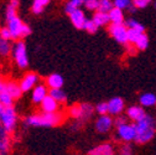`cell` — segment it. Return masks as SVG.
Segmentation results:
<instances>
[{"label":"cell","mask_w":156,"mask_h":155,"mask_svg":"<svg viewBox=\"0 0 156 155\" xmlns=\"http://www.w3.org/2000/svg\"><path fill=\"white\" fill-rule=\"evenodd\" d=\"M4 88V83H3V81H2V76H0V91H2Z\"/></svg>","instance_id":"42"},{"label":"cell","mask_w":156,"mask_h":155,"mask_svg":"<svg viewBox=\"0 0 156 155\" xmlns=\"http://www.w3.org/2000/svg\"><path fill=\"white\" fill-rule=\"evenodd\" d=\"M84 5L88 10H98L99 6V0H86Z\"/></svg>","instance_id":"34"},{"label":"cell","mask_w":156,"mask_h":155,"mask_svg":"<svg viewBox=\"0 0 156 155\" xmlns=\"http://www.w3.org/2000/svg\"><path fill=\"white\" fill-rule=\"evenodd\" d=\"M109 32L113 36V38L119 42V44H129L128 41V27L125 26V24H112L109 26Z\"/></svg>","instance_id":"6"},{"label":"cell","mask_w":156,"mask_h":155,"mask_svg":"<svg viewBox=\"0 0 156 155\" xmlns=\"http://www.w3.org/2000/svg\"><path fill=\"white\" fill-rule=\"evenodd\" d=\"M140 104L143 107H152L156 104V96L152 93H144L140 96Z\"/></svg>","instance_id":"23"},{"label":"cell","mask_w":156,"mask_h":155,"mask_svg":"<svg viewBox=\"0 0 156 155\" xmlns=\"http://www.w3.org/2000/svg\"><path fill=\"white\" fill-rule=\"evenodd\" d=\"M90 155H112L114 154V149H113V145L105 143V144H101L97 148H94L93 150L89 151Z\"/></svg>","instance_id":"17"},{"label":"cell","mask_w":156,"mask_h":155,"mask_svg":"<svg viewBox=\"0 0 156 155\" xmlns=\"http://www.w3.org/2000/svg\"><path fill=\"white\" fill-rule=\"evenodd\" d=\"M5 130H4V128H3V124H2V122H0V134L2 133H4Z\"/></svg>","instance_id":"44"},{"label":"cell","mask_w":156,"mask_h":155,"mask_svg":"<svg viewBox=\"0 0 156 155\" xmlns=\"http://www.w3.org/2000/svg\"><path fill=\"white\" fill-rule=\"evenodd\" d=\"M0 102L3 103L4 107H9V106H12V102H14V98L12 97L3 88L0 91Z\"/></svg>","instance_id":"27"},{"label":"cell","mask_w":156,"mask_h":155,"mask_svg":"<svg viewBox=\"0 0 156 155\" xmlns=\"http://www.w3.org/2000/svg\"><path fill=\"white\" fill-rule=\"evenodd\" d=\"M47 86L50 88H61L63 86V78L61 74L53 73L47 77Z\"/></svg>","instance_id":"19"},{"label":"cell","mask_w":156,"mask_h":155,"mask_svg":"<svg viewBox=\"0 0 156 155\" xmlns=\"http://www.w3.org/2000/svg\"><path fill=\"white\" fill-rule=\"evenodd\" d=\"M4 89L14 99L20 98V96L23 93L20 85H17L15 82H6V83H4Z\"/></svg>","instance_id":"14"},{"label":"cell","mask_w":156,"mask_h":155,"mask_svg":"<svg viewBox=\"0 0 156 155\" xmlns=\"http://www.w3.org/2000/svg\"><path fill=\"white\" fill-rule=\"evenodd\" d=\"M120 153H122L123 155H130V154L133 153V150H131V145L129 144V142H126V144H124V145L122 146Z\"/></svg>","instance_id":"38"},{"label":"cell","mask_w":156,"mask_h":155,"mask_svg":"<svg viewBox=\"0 0 156 155\" xmlns=\"http://www.w3.org/2000/svg\"><path fill=\"white\" fill-rule=\"evenodd\" d=\"M16 121H17V115H16V112L12 108V106L4 107L3 113L0 115V122H2L3 128L6 133L14 132V129L16 127Z\"/></svg>","instance_id":"5"},{"label":"cell","mask_w":156,"mask_h":155,"mask_svg":"<svg viewBox=\"0 0 156 155\" xmlns=\"http://www.w3.org/2000/svg\"><path fill=\"white\" fill-rule=\"evenodd\" d=\"M68 113L72 118L80 119L81 118V104H74L68 109Z\"/></svg>","instance_id":"32"},{"label":"cell","mask_w":156,"mask_h":155,"mask_svg":"<svg viewBox=\"0 0 156 155\" xmlns=\"http://www.w3.org/2000/svg\"><path fill=\"white\" fill-rule=\"evenodd\" d=\"M93 20H94V23L98 25V27H99V26L107 25V24L110 21V19H109V14H108V13H104V11H99V10H98V11L94 14Z\"/></svg>","instance_id":"20"},{"label":"cell","mask_w":156,"mask_h":155,"mask_svg":"<svg viewBox=\"0 0 156 155\" xmlns=\"http://www.w3.org/2000/svg\"><path fill=\"white\" fill-rule=\"evenodd\" d=\"M76 9H78V8H76L71 2H68L67 4H66V6H65V10H66V13L67 14H71L73 10H76Z\"/></svg>","instance_id":"40"},{"label":"cell","mask_w":156,"mask_h":155,"mask_svg":"<svg viewBox=\"0 0 156 155\" xmlns=\"http://www.w3.org/2000/svg\"><path fill=\"white\" fill-rule=\"evenodd\" d=\"M48 94L58 102V103H65L67 101V94L61 88H51L48 91Z\"/></svg>","instance_id":"22"},{"label":"cell","mask_w":156,"mask_h":155,"mask_svg":"<svg viewBox=\"0 0 156 155\" xmlns=\"http://www.w3.org/2000/svg\"><path fill=\"white\" fill-rule=\"evenodd\" d=\"M155 106H156V104H155Z\"/></svg>","instance_id":"46"},{"label":"cell","mask_w":156,"mask_h":155,"mask_svg":"<svg viewBox=\"0 0 156 155\" xmlns=\"http://www.w3.org/2000/svg\"><path fill=\"white\" fill-rule=\"evenodd\" d=\"M118 135L122 140H124L125 143L126 142H131V140H135L136 138V128H135V123L134 124H123L120 127H118Z\"/></svg>","instance_id":"7"},{"label":"cell","mask_w":156,"mask_h":155,"mask_svg":"<svg viewBox=\"0 0 156 155\" xmlns=\"http://www.w3.org/2000/svg\"><path fill=\"white\" fill-rule=\"evenodd\" d=\"M40 104H41L42 112H58V108H60V103H58L53 97H51L50 94H47L45 97L44 101Z\"/></svg>","instance_id":"13"},{"label":"cell","mask_w":156,"mask_h":155,"mask_svg":"<svg viewBox=\"0 0 156 155\" xmlns=\"http://www.w3.org/2000/svg\"><path fill=\"white\" fill-rule=\"evenodd\" d=\"M113 4L115 8H119V9L124 10V9L129 8V5L131 4V0H114Z\"/></svg>","instance_id":"33"},{"label":"cell","mask_w":156,"mask_h":155,"mask_svg":"<svg viewBox=\"0 0 156 155\" xmlns=\"http://www.w3.org/2000/svg\"><path fill=\"white\" fill-rule=\"evenodd\" d=\"M154 5H155V9H156V2H155V4H154Z\"/></svg>","instance_id":"45"},{"label":"cell","mask_w":156,"mask_h":155,"mask_svg":"<svg viewBox=\"0 0 156 155\" xmlns=\"http://www.w3.org/2000/svg\"><path fill=\"white\" fill-rule=\"evenodd\" d=\"M124 109V101L119 97H114L108 102V114L119 115Z\"/></svg>","instance_id":"10"},{"label":"cell","mask_w":156,"mask_h":155,"mask_svg":"<svg viewBox=\"0 0 156 155\" xmlns=\"http://www.w3.org/2000/svg\"><path fill=\"white\" fill-rule=\"evenodd\" d=\"M69 2H71L76 8H80L81 5H84V2H86V0H69Z\"/></svg>","instance_id":"41"},{"label":"cell","mask_w":156,"mask_h":155,"mask_svg":"<svg viewBox=\"0 0 156 155\" xmlns=\"http://www.w3.org/2000/svg\"><path fill=\"white\" fill-rule=\"evenodd\" d=\"M113 124H114V121L112 119L110 115H108V113L101 114V117L95 122V129L98 133H108L112 129Z\"/></svg>","instance_id":"8"},{"label":"cell","mask_w":156,"mask_h":155,"mask_svg":"<svg viewBox=\"0 0 156 155\" xmlns=\"http://www.w3.org/2000/svg\"><path fill=\"white\" fill-rule=\"evenodd\" d=\"M6 23H8V29L10 30L11 38L12 40H19V38L26 37L27 35L31 34V29L29 25L24 24L21 21V19L17 16V14L6 17Z\"/></svg>","instance_id":"3"},{"label":"cell","mask_w":156,"mask_h":155,"mask_svg":"<svg viewBox=\"0 0 156 155\" xmlns=\"http://www.w3.org/2000/svg\"><path fill=\"white\" fill-rule=\"evenodd\" d=\"M12 57L14 61L16 63V66L19 68H26L29 66V57H27V50H26V45L23 41H17L14 46H12Z\"/></svg>","instance_id":"4"},{"label":"cell","mask_w":156,"mask_h":155,"mask_svg":"<svg viewBox=\"0 0 156 155\" xmlns=\"http://www.w3.org/2000/svg\"><path fill=\"white\" fill-rule=\"evenodd\" d=\"M95 110H97V113H99V114H107L108 113V103H104V102L98 103L97 107H95Z\"/></svg>","instance_id":"36"},{"label":"cell","mask_w":156,"mask_h":155,"mask_svg":"<svg viewBox=\"0 0 156 155\" xmlns=\"http://www.w3.org/2000/svg\"><path fill=\"white\" fill-rule=\"evenodd\" d=\"M113 8H114V4H113L112 0H99V6H98L99 11L109 13Z\"/></svg>","instance_id":"29"},{"label":"cell","mask_w":156,"mask_h":155,"mask_svg":"<svg viewBox=\"0 0 156 155\" xmlns=\"http://www.w3.org/2000/svg\"><path fill=\"white\" fill-rule=\"evenodd\" d=\"M0 37L6 38V40H12V38H11V34H10V30L8 29V26H4V27L0 29Z\"/></svg>","instance_id":"37"},{"label":"cell","mask_w":156,"mask_h":155,"mask_svg":"<svg viewBox=\"0 0 156 155\" xmlns=\"http://www.w3.org/2000/svg\"><path fill=\"white\" fill-rule=\"evenodd\" d=\"M136 47H138L139 50H146L147 46H149V37L146 34L141 32L140 36L138 37V40H136V42L134 44Z\"/></svg>","instance_id":"26"},{"label":"cell","mask_w":156,"mask_h":155,"mask_svg":"<svg viewBox=\"0 0 156 155\" xmlns=\"http://www.w3.org/2000/svg\"><path fill=\"white\" fill-rule=\"evenodd\" d=\"M11 51H12V45H11L10 40L0 37V56L6 57L11 53Z\"/></svg>","instance_id":"21"},{"label":"cell","mask_w":156,"mask_h":155,"mask_svg":"<svg viewBox=\"0 0 156 155\" xmlns=\"http://www.w3.org/2000/svg\"><path fill=\"white\" fill-rule=\"evenodd\" d=\"M131 3L136 6V9H144L151 3V0H131Z\"/></svg>","instance_id":"35"},{"label":"cell","mask_w":156,"mask_h":155,"mask_svg":"<svg viewBox=\"0 0 156 155\" xmlns=\"http://www.w3.org/2000/svg\"><path fill=\"white\" fill-rule=\"evenodd\" d=\"M125 26L128 29H134V30H138L140 32H144V30H145L144 26L136 20H134V19H128V20L125 21Z\"/></svg>","instance_id":"28"},{"label":"cell","mask_w":156,"mask_h":155,"mask_svg":"<svg viewBox=\"0 0 156 155\" xmlns=\"http://www.w3.org/2000/svg\"><path fill=\"white\" fill-rule=\"evenodd\" d=\"M38 83V76L36 73H26L24 76V78L21 80L20 82V87H21V91L23 92H29L31 91L36 85Z\"/></svg>","instance_id":"9"},{"label":"cell","mask_w":156,"mask_h":155,"mask_svg":"<svg viewBox=\"0 0 156 155\" xmlns=\"http://www.w3.org/2000/svg\"><path fill=\"white\" fill-rule=\"evenodd\" d=\"M145 114H146L145 110H144L141 107H139V106H133V107H130V108L126 110L128 118L131 119V121H134V122L141 119Z\"/></svg>","instance_id":"16"},{"label":"cell","mask_w":156,"mask_h":155,"mask_svg":"<svg viewBox=\"0 0 156 155\" xmlns=\"http://www.w3.org/2000/svg\"><path fill=\"white\" fill-rule=\"evenodd\" d=\"M50 0H34L32 4V13L34 14H41L46 5H48Z\"/></svg>","instance_id":"25"},{"label":"cell","mask_w":156,"mask_h":155,"mask_svg":"<svg viewBox=\"0 0 156 155\" xmlns=\"http://www.w3.org/2000/svg\"><path fill=\"white\" fill-rule=\"evenodd\" d=\"M47 94H48V91L45 85H36L32 88V96H31L32 102L36 104H40Z\"/></svg>","instance_id":"11"},{"label":"cell","mask_w":156,"mask_h":155,"mask_svg":"<svg viewBox=\"0 0 156 155\" xmlns=\"http://www.w3.org/2000/svg\"><path fill=\"white\" fill-rule=\"evenodd\" d=\"M126 123V119L124 118V117H118L115 121H114V125L118 128V127H120V125H123V124H125Z\"/></svg>","instance_id":"39"},{"label":"cell","mask_w":156,"mask_h":155,"mask_svg":"<svg viewBox=\"0 0 156 155\" xmlns=\"http://www.w3.org/2000/svg\"><path fill=\"white\" fill-rule=\"evenodd\" d=\"M69 15V19H71V21H72V24L74 25V27H77V29H83V25H84V23H86V16H84V13L82 11V10H80V8L78 9H76V10H73L71 14H68Z\"/></svg>","instance_id":"12"},{"label":"cell","mask_w":156,"mask_h":155,"mask_svg":"<svg viewBox=\"0 0 156 155\" xmlns=\"http://www.w3.org/2000/svg\"><path fill=\"white\" fill-rule=\"evenodd\" d=\"M83 30H86L87 32H89V34H94L97 30H98V25H97L95 23H94V20L92 19V20H86V23H84V25H83Z\"/></svg>","instance_id":"30"},{"label":"cell","mask_w":156,"mask_h":155,"mask_svg":"<svg viewBox=\"0 0 156 155\" xmlns=\"http://www.w3.org/2000/svg\"><path fill=\"white\" fill-rule=\"evenodd\" d=\"M63 122V115L58 112H42L41 114H32L25 119L29 127H55Z\"/></svg>","instance_id":"1"},{"label":"cell","mask_w":156,"mask_h":155,"mask_svg":"<svg viewBox=\"0 0 156 155\" xmlns=\"http://www.w3.org/2000/svg\"><path fill=\"white\" fill-rule=\"evenodd\" d=\"M108 14H109V19H110L112 24H123L124 23V14H123L122 9L114 6Z\"/></svg>","instance_id":"18"},{"label":"cell","mask_w":156,"mask_h":155,"mask_svg":"<svg viewBox=\"0 0 156 155\" xmlns=\"http://www.w3.org/2000/svg\"><path fill=\"white\" fill-rule=\"evenodd\" d=\"M135 128H136L135 142L138 144H146L155 137V122L147 114H145L141 119L135 122Z\"/></svg>","instance_id":"2"},{"label":"cell","mask_w":156,"mask_h":155,"mask_svg":"<svg viewBox=\"0 0 156 155\" xmlns=\"http://www.w3.org/2000/svg\"><path fill=\"white\" fill-rule=\"evenodd\" d=\"M3 109H4V106H3L2 102H0V115H2V113H3Z\"/></svg>","instance_id":"43"},{"label":"cell","mask_w":156,"mask_h":155,"mask_svg":"<svg viewBox=\"0 0 156 155\" xmlns=\"http://www.w3.org/2000/svg\"><path fill=\"white\" fill-rule=\"evenodd\" d=\"M95 109L90 106V104H88V103H83V104H81V121H86V119H89L90 117H92V114H93V112H94ZM78 121V119H77Z\"/></svg>","instance_id":"24"},{"label":"cell","mask_w":156,"mask_h":155,"mask_svg":"<svg viewBox=\"0 0 156 155\" xmlns=\"http://www.w3.org/2000/svg\"><path fill=\"white\" fill-rule=\"evenodd\" d=\"M140 31H138V30H134V29H128V41H129V44H135L136 42V40H138V37L140 36Z\"/></svg>","instance_id":"31"},{"label":"cell","mask_w":156,"mask_h":155,"mask_svg":"<svg viewBox=\"0 0 156 155\" xmlns=\"http://www.w3.org/2000/svg\"><path fill=\"white\" fill-rule=\"evenodd\" d=\"M11 149V140L9 137V133L4 132L0 134V155H5L10 153Z\"/></svg>","instance_id":"15"}]
</instances>
